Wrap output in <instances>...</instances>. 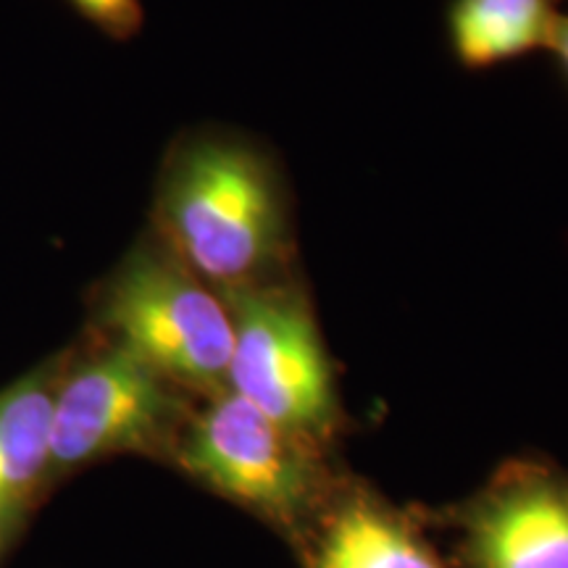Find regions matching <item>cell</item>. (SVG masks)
I'll return each mask as SVG.
<instances>
[{
	"label": "cell",
	"mask_w": 568,
	"mask_h": 568,
	"mask_svg": "<svg viewBox=\"0 0 568 568\" xmlns=\"http://www.w3.org/2000/svg\"><path fill=\"white\" fill-rule=\"evenodd\" d=\"M98 318L124 347L174 387L226 389L234 326L230 305L159 237L138 243L101 287Z\"/></svg>",
	"instance_id": "cell-2"
},
{
	"label": "cell",
	"mask_w": 568,
	"mask_h": 568,
	"mask_svg": "<svg viewBox=\"0 0 568 568\" xmlns=\"http://www.w3.org/2000/svg\"><path fill=\"white\" fill-rule=\"evenodd\" d=\"M556 0H450L447 40L464 69L485 71L548 51Z\"/></svg>",
	"instance_id": "cell-7"
},
{
	"label": "cell",
	"mask_w": 568,
	"mask_h": 568,
	"mask_svg": "<svg viewBox=\"0 0 568 568\" xmlns=\"http://www.w3.org/2000/svg\"><path fill=\"white\" fill-rule=\"evenodd\" d=\"M180 414L172 382L111 343L55 387L51 466L74 468L151 447L169 435Z\"/></svg>",
	"instance_id": "cell-5"
},
{
	"label": "cell",
	"mask_w": 568,
	"mask_h": 568,
	"mask_svg": "<svg viewBox=\"0 0 568 568\" xmlns=\"http://www.w3.org/2000/svg\"><path fill=\"white\" fill-rule=\"evenodd\" d=\"M155 237L219 295L301 272L280 161L232 132L176 142L155 195Z\"/></svg>",
	"instance_id": "cell-1"
},
{
	"label": "cell",
	"mask_w": 568,
	"mask_h": 568,
	"mask_svg": "<svg viewBox=\"0 0 568 568\" xmlns=\"http://www.w3.org/2000/svg\"><path fill=\"white\" fill-rule=\"evenodd\" d=\"M224 301L234 326L226 389L282 429L322 447L337 429L339 403L303 274L240 290Z\"/></svg>",
	"instance_id": "cell-3"
},
{
	"label": "cell",
	"mask_w": 568,
	"mask_h": 568,
	"mask_svg": "<svg viewBox=\"0 0 568 568\" xmlns=\"http://www.w3.org/2000/svg\"><path fill=\"white\" fill-rule=\"evenodd\" d=\"M314 568H439L410 531L368 503H351L329 524Z\"/></svg>",
	"instance_id": "cell-9"
},
{
	"label": "cell",
	"mask_w": 568,
	"mask_h": 568,
	"mask_svg": "<svg viewBox=\"0 0 568 568\" xmlns=\"http://www.w3.org/2000/svg\"><path fill=\"white\" fill-rule=\"evenodd\" d=\"M53 397L55 385L42 374L0 395V506L51 466Z\"/></svg>",
	"instance_id": "cell-8"
},
{
	"label": "cell",
	"mask_w": 568,
	"mask_h": 568,
	"mask_svg": "<svg viewBox=\"0 0 568 568\" xmlns=\"http://www.w3.org/2000/svg\"><path fill=\"white\" fill-rule=\"evenodd\" d=\"M474 568H568V474L510 466L468 516Z\"/></svg>",
	"instance_id": "cell-6"
},
{
	"label": "cell",
	"mask_w": 568,
	"mask_h": 568,
	"mask_svg": "<svg viewBox=\"0 0 568 568\" xmlns=\"http://www.w3.org/2000/svg\"><path fill=\"white\" fill-rule=\"evenodd\" d=\"M548 51L556 55L560 69H564L566 77H568V17H564V13H560L558 21H556V30H552Z\"/></svg>",
	"instance_id": "cell-11"
},
{
	"label": "cell",
	"mask_w": 568,
	"mask_h": 568,
	"mask_svg": "<svg viewBox=\"0 0 568 568\" xmlns=\"http://www.w3.org/2000/svg\"><path fill=\"white\" fill-rule=\"evenodd\" d=\"M69 3L113 40L134 38L145 19L140 0H69Z\"/></svg>",
	"instance_id": "cell-10"
},
{
	"label": "cell",
	"mask_w": 568,
	"mask_h": 568,
	"mask_svg": "<svg viewBox=\"0 0 568 568\" xmlns=\"http://www.w3.org/2000/svg\"><path fill=\"white\" fill-rule=\"evenodd\" d=\"M176 460L230 500L282 521L301 516L322 481L318 445L282 429L232 389L211 395L190 418Z\"/></svg>",
	"instance_id": "cell-4"
}]
</instances>
